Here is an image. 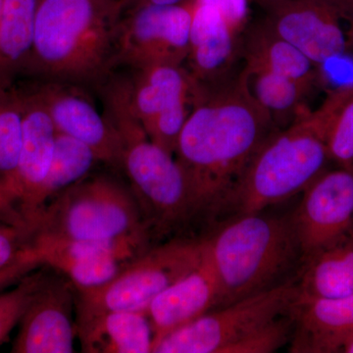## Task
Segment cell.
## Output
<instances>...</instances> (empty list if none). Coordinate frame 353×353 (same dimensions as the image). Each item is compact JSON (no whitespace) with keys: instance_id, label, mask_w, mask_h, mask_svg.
<instances>
[{"instance_id":"obj_1","label":"cell","mask_w":353,"mask_h":353,"mask_svg":"<svg viewBox=\"0 0 353 353\" xmlns=\"http://www.w3.org/2000/svg\"><path fill=\"white\" fill-rule=\"evenodd\" d=\"M253 97L243 74L197 97L176 145L192 220H213L261 146L280 131Z\"/></svg>"},{"instance_id":"obj_2","label":"cell","mask_w":353,"mask_h":353,"mask_svg":"<svg viewBox=\"0 0 353 353\" xmlns=\"http://www.w3.org/2000/svg\"><path fill=\"white\" fill-rule=\"evenodd\" d=\"M114 6L101 0H39L22 73L79 85L101 81L113 68Z\"/></svg>"},{"instance_id":"obj_3","label":"cell","mask_w":353,"mask_h":353,"mask_svg":"<svg viewBox=\"0 0 353 353\" xmlns=\"http://www.w3.org/2000/svg\"><path fill=\"white\" fill-rule=\"evenodd\" d=\"M338 109L324 102L267 139L217 217L225 221L263 211L303 192L329 160L327 134Z\"/></svg>"},{"instance_id":"obj_4","label":"cell","mask_w":353,"mask_h":353,"mask_svg":"<svg viewBox=\"0 0 353 353\" xmlns=\"http://www.w3.org/2000/svg\"><path fill=\"white\" fill-rule=\"evenodd\" d=\"M104 115L121 143L120 169L129 181L141 215L152 236H165L192 220L185 174L171 153L153 143L132 112L125 81L103 92Z\"/></svg>"},{"instance_id":"obj_5","label":"cell","mask_w":353,"mask_h":353,"mask_svg":"<svg viewBox=\"0 0 353 353\" xmlns=\"http://www.w3.org/2000/svg\"><path fill=\"white\" fill-rule=\"evenodd\" d=\"M206 241L220 285L217 308L284 284L283 279L303 262L290 216H240Z\"/></svg>"},{"instance_id":"obj_6","label":"cell","mask_w":353,"mask_h":353,"mask_svg":"<svg viewBox=\"0 0 353 353\" xmlns=\"http://www.w3.org/2000/svg\"><path fill=\"white\" fill-rule=\"evenodd\" d=\"M141 233L150 234L129 185L90 173L46 206L32 238L108 240Z\"/></svg>"},{"instance_id":"obj_7","label":"cell","mask_w":353,"mask_h":353,"mask_svg":"<svg viewBox=\"0 0 353 353\" xmlns=\"http://www.w3.org/2000/svg\"><path fill=\"white\" fill-rule=\"evenodd\" d=\"M208 241L172 240L148 248L108 284L76 290L77 321L110 311H143L153 299L201 265Z\"/></svg>"},{"instance_id":"obj_8","label":"cell","mask_w":353,"mask_h":353,"mask_svg":"<svg viewBox=\"0 0 353 353\" xmlns=\"http://www.w3.org/2000/svg\"><path fill=\"white\" fill-rule=\"evenodd\" d=\"M297 297V283L290 280L213 309L165 336L153 347L152 352L221 353L248 334L289 314Z\"/></svg>"},{"instance_id":"obj_9","label":"cell","mask_w":353,"mask_h":353,"mask_svg":"<svg viewBox=\"0 0 353 353\" xmlns=\"http://www.w3.org/2000/svg\"><path fill=\"white\" fill-rule=\"evenodd\" d=\"M196 0L146 6L123 14L115 25L114 67L183 65L189 55Z\"/></svg>"},{"instance_id":"obj_10","label":"cell","mask_w":353,"mask_h":353,"mask_svg":"<svg viewBox=\"0 0 353 353\" xmlns=\"http://www.w3.org/2000/svg\"><path fill=\"white\" fill-rule=\"evenodd\" d=\"M263 20L319 66L353 55V0H261Z\"/></svg>"},{"instance_id":"obj_11","label":"cell","mask_w":353,"mask_h":353,"mask_svg":"<svg viewBox=\"0 0 353 353\" xmlns=\"http://www.w3.org/2000/svg\"><path fill=\"white\" fill-rule=\"evenodd\" d=\"M246 18V0H196L185 64L201 87H217L233 78Z\"/></svg>"},{"instance_id":"obj_12","label":"cell","mask_w":353,"mask_h":353,"mask_svg":"<svg viewBox=\"0 0 353 353\" xmlns=\"http://www.w3.org/2000/svg\"><path fill=\"white\" fill-rule=\"evenodd\" d=\"M150 234H132L108 240H61L34 236V246L46 266L64 274L76 290L108 284L132 260L148 250Z\"/></svg>"},{"instance_id":"obj_13","label":"cell","mask_w":353,"mask_h":353,"mask_svg":"<svg viewBox=\"0 0 353 353\" xmlns=\"http://www.w3.org/2000/svg\"><path fill=\"white\" fill-rule=\"evenodd\" d=\"M290 216L303 260L343 240L353 222V171L323 172Z\"/></svg>"},{"instance_id":"obj_14","label":"cell","mask_w":353,"mask_h":353,"mask_svg":"<svg viewBox=\"0 0 353 353\" xmlns=\"http://www.w3.org/2000/svg\"><path fill=\"white\" fill-rule=\"evenodd\" d=\"M32 88L43 102L58 132L90 146L101 163L120 169L119 137L80 85L41 81Z\"/></svg>"},{"instance_id":"obj_15","label":"cell","mask_w":353,"mask_h":353,"mask_svg":"<svg viewBox=\"0 0 353 353\" xmlns=\"http://www.w3.org/2000/svg\"><path fill=\"white\" fill-rule=\"evenodd\" d=\"M20 90L24 108L23 141L19 161L11 181L10 206L17 226L31 234L32 202L50 171L57 131L32 87Z\"/></svg>"},{"instance_id":"obj_16","label":"cell","mask_w":353,"mask_h":353,"mask_svg":"<svg viewBox=\"0 0 353 353\" xmlns=\"http://www.w3.org/2000/svg\"><path fill=\"white\" fill-rule=\"evenodd\" d=\"M74 288L70 280L48 276L19 323L11 352H74Z\"/></svg>"},{"instance_id":"obj_17","label":"cell","mask_w":353,"mask_h":353,"mask_svg":"<svg viewBox=\"0 0 353 353\" xmlns=\"http://www.w3.org/2000/svg\"><path fill=\"white\" fill-rule=\"evenodd\" d=\"M220 301L219 281L206 250L199 267L160 292L146 308L154 334L153 347L167 334L217 308Z\"/></svg>"},{"instance_id":"obj_18","label":"cell","mask_w":353,"mask_h":353,"mask_svg":"<svg viewBox=\"0 0 353 353\" xmlns=\"http://www.w3.org/2000/svg\"><path fill=\"white\" fill-rule=\"evenodd\" d=\"M292 313L294 325L290 352H341L353 334V294L296 301Z\"/></svg>"},{"instance_id":"obj_19","label":"cell","mask_w":353,"mask_h":353,"mask_svg":"<svg viewBox=\"0 0 353 353\" xmlns=\"http://www.w3.org/2000/svg\"><path fill=\"white\" fill-rule=\"evenodd\" d=\"M126 83L132 112L141 126L185 99H196L202 88L183 65L159 64L134 69Z\"/></svg>"},{"instance_id":"obj_20","label":"cell","mask_w":353,"mask_h":353,"mask_svg":"<svg viewBox=\"0 0 353 353\" xmlns=\"http://www.w3.org/2000/svg\"><path fill=\"white\" fill-rule=\"evenodd\" d=\"M245 68L265 70L312 90L318 87V67L263 19L245 27L241 39Z\"/></svg>"},{"instance_id":"obj_21","label":"cell","mask_w":353,"mask_h":353,"mask_svg":"<svg viewBox=\"0 0 353 353\" xmlns=\"http://www.w3.org/2000/svg\"><path fill=\"white\" fill-rule=\"evenodd\" d=\"M83 352L150 353L154 334L143 311H110L77 321Z\"/></svg>"},{"instance_id":"obj_22","label":"cell","mask_w":353,"mask_h":353,"mask_svg":"<svg viewBox=\"0 0 353 353\" xmlns=\"http://www.w3.org/2000/svg\"><path fill=\"white\" fill-rule=\"evenodd\" d=\"M297 301L353 294V243L345 240L303 260Z\"/></svg>"},{"instance_id":"obj_23","label":"cell","mask_w":353,"mask_h":353,"mask_svg":"<svg viewBox=\"0 0 353 353\" xmlns=\"http://www.w3.org/2000/svg\"><path fill=\"white\" fill-rule=\"evenodd\" d=\"M97 163L101 161L90 146L57 132L50 171L32 202L30 216L32 234L46 206L65 190L92 173Z\"/></svg>"},{"instance_id":"obj_24","label":"cell","mask_w":353,"mask_h":353,"mask_svg":"<svg viewBox=\"0 0 353 353\" xmlns=\"http://www.w3.org/2000/svg\"><path fill=\"white\" fill-rule=\"evenodd\" d=\"M23 123L21 90L13 83H0V221L16 227L10 206V185L22 148Z\"/></svg>"},{"instance_id":"obj_25","label":"cell","mask_w":353,"mask_h":353,"mask_svg":"<svg viewBox=\"0 0 353 353\" xmlns=\"http://www.w3.org/2000/svg\"><path fill=\"white\" fill-rule=\"evenodd\" d=\"M39 0H4L0 14V83L22 73L34 41Z\"/></svg>"},{"instance_id":"obj_26","label":"cell","mask_w":353,"mask_h":353,"mask_svg":"<svg viewBox=\"0 0 353 353\" xmlns=\"http://www.w3.org/2000/svg\"><path fill=\"white\" fill-rule=\"evenodd\" d=\"M245 76L248 90L261 104L279 128L294 123L307 112L303 102L312 90L301 83L265 70L246 69Z\"/></svg>"},{"instance_id":"obj_27","label":"cell","mask_w":353,"mask_h":353,"mask_svg":"<svg viewBox=\"0 0 353 353\" xmlns=\"http://www.w3.org/2000/svg\"><path fill=\"white\" fill-rule=\"evenodd\" d=\"M43 266L26 276L12 289L0 292V345L19 325L32 299L48 280Z\"/></svg>"},{"instance_id":"obj_28","label":"cell","mask_w":353,"mask_h":353,"mask_svg":"<svg viewBox=\"0 0 353 353\" xmlns=\"http://www.w3.org/2000/svg\"><path fill=\"white\" fill-rule=\"evenodd\" d=\"M294 309V308H292ZM294 313L282 316L229 345L221 353H270L277 352L292 339L294 331Z\"/></svg>"},{"instance_id":"obj_29","label":"cell","mask_w":353,"mask_h":353,"mask_svg":"<svg viewBox=\"0 0 353 353\" xmlns=\"http://www.w3.org/2000/svg\"><path fill=\"white\" fill-rule=\"evenodd\" d=\"M329 159L353 171V97L343 106L327 134Z\"/></svg>"},{"instance_id":"obj_30","label":"cell","mask_w":353,"mask_h":353,"mask_svg":"<svg viewBox=\"0 0 353 353\" xmlns=\"http://www.w3.org/2000/svg\"><path fill=\"white\" fill-rule=\"evenodd\" d=\"M32 234L0 221V268L21 259L32 248Z\"/></svg>"},{"instance_id":"obj_31","label":"cell","mask_w":353,"mask_h":353,"mask_svg":"<svg viewBox=\"0 0 353 353\" xmlns=\"http://www.w3.org/2000/svg\"><path fill=\"white\" fill-rule=\"evenodd\" d=\"M43 265L38 252L32 245L31 250L21 259L0 268V292L10 285L17 284L26 276Z\"/></svg>"},{"instance_id":"obj_32","label":"cell","mask_w":353,"mask_h":353,"mask_svg":"<svg viewBox=\"0 0 353 353\" xmlns=\"http://www.w3.org/2000/svg\"><path fill=\"white\" fill-rule=\"evenodd\" d=\"M189 0H117L114 6V12L116 18L120 17L123 14L134 10L138 7L146 6H172V4L183 3Z\"/></svg>"},{"instance_id":"obj_33","label":"cell","mask_w":353,"mask_h":353,"mask_svg":"<svg viewBox=\"0 0 353 353\" xmlns=\"http://www.w3.org/2000/svg\"><path fill=\"white\" fill-rule=\"evenodd\" d=\"M341 350L343 352L353 353V334L352 336H348L347 341H345Z\"/></svg>"},{"instance_id":"obj_34","label":"cell","mask_w":353,"mask_h":353,"mask_svg":"<svg viewBox=\"0 0 353 353\" xmlns=\"http://www.w3.org/2000/svg\"><path fill=\"white\" fill-rule=\"evenodd\" d=\"M101 1L105 2V3L110 4V6H115L117 0H101Z\"/></svg>"},{"instance_id":"obj_35","label":"cell","mask_w":353,"mask_h":353,"mask_svg":"<svg viewBox=\"0 0 353 353\" xmlns=\"http://www.w3.org/2000/svg\"><path fill=\"white\" fill-rule=\"evenodd\" d=\"M4 0H0V14H1L2 7H3Z\"/></svg>"}]
</instances>
